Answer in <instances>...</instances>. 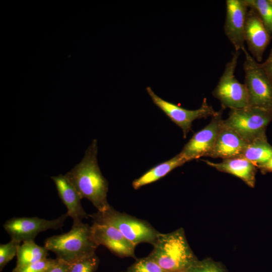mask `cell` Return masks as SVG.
Here are the masks:
<instances>
[{
	"instance_id": "obj_1",
	"label": "cell",
	"mask_w": 272,
	"mask_h": 272,
	"mask_svg": "<svg viewBox=\"0 0 272 272\" xmlns=\"http://www.w3.org/2000/svg\"><path fill=\"white\" fill-rule=\"evenodd\" d=\"M97 152V142L94 139L81 162L64 175L82 199H88L98 211L104 212L111 207L107 199L108 183L98 166Z\"/></svg>"
},
{
	"instance_id": "obj_2",
	"label": "cell",
	"mask_w": 272,
	"mask_h": 272,
	"mask_svg": "<svg viewBox=\"0 0 272 272\" xmlns=\"http://www.w3.org/2000/svg\"><path fill=\"white\" fill-rule=\"evenodd\" d=\"M149 256L166 272H185L198 259L190 248L184 230L161 233Z\"/></svg>"
},
{
	"instance_id": "obj_3",
	"label": "cell",
	"mask_w": 272,
	"mask_h": 272,
	"mask_svg": "<svg viewBox=\"0 0 272 272\" xmlns=\"http://www.w3.org/2000/svg\"><path fill=\"white\" fill-rule=\"evenodd\" d=\"M44 246L56 258L71 263L95 253L99 246L92 236L91 226L81 223L72 226L70 231L47 238Z\"/></svg>"
},
{
	"instance_id": "obj_4",
	"label": "cell",
	"mask_w": 272,
	"mask_h": 272,
	"mask_svg": "<svg viewBox=\"0 0 272 272\" xmlns=\"http://www.w3.org/2000/svg\"><path fill=\"white\" fill-rule=\"evenodd\" d=\"M93 223L107 224L117 228L134 246L141 243L152 245L159 232L148 222L116 211L112 207L104 212L89 215Z\"/></svg>"
},
{
	"instance_id": "obj_5",
	"label": "cell",
	"mask_w": 272,
	"mask_h": 272,
	"mask_svg": "<svg viewBox=\"0 0 272 272\" xmlns=\"http://www.w3.org/2000/svg\"><path fill=\"white\" fill-rule=\"evenodd\" d=\"M272 121V111L246 107L231 109L224 124L237 133L247 144L266 138V129Z\"/></svg>"
},
{
	"instance_id": "obj_6",
	"label": "cell",
	"mask_w": 272,
	"mask_h": 272,
	"mask_svg": "<svg viewBox=\"0 0 272 272\" xmlns=\"http://www.w3.org/2000/svg\"><path fill=\"white\" fill-rule=\"evenodd\" d=\"M243 64L245 80L248 99V106L272 111V82L260 63L257 62L244 48Z\"/></svg>"
},
{
	"instance_id": "obj_7",
	"label": "cell",
	"mask_w": 272,
	"mask_h": 272,
	"mask_svg": "<svg viewBox=\"0 0 272 272\" xmlns=\"http://www.w3.org/2000/svg\"><path fill=\"white\" fill-rule=\"evenodd\" d=\"M239 54V51H236L233 53L212 93L213 96L220 101L224 110L241 109L248 106L246 86L239 82L235 76Z\"/></svg>"
},
{
	"instance_id": "obj_8",
	"label": "cell",
	"mask_w": 272,
	"mask_h": 272,
	"mask_svg": "<svg viewBox=\"0 0 272 272\" xmlns=\"http://www.w3.org/2000/svg\"><path fill=\"white\" fill-rule=\"evenodd\" d=\"M146 90L151 97L153 103L159 108L170 119L180 127L186 138L187 133L191 129L192 122L201 118H206L215 115L217 111L210 105L204 98L201 106L195 110H189L179 106L173 103L166 101L147 87Z\"/></svg>"
},
{
	"instance_id": "obj_9",
	"label": "cell",
	"mask_w": 272,
	"mask_h": 272,
	"mask_svg": "<svg viewBox=\"0 0 272 272\" xmlns=\"http://www.w3.org/2000/svg\"><path fill=\"white\" fill-rule=\"evenodd\" d=\"M68 217L66 213L51 220L37 217L13 218L7 220L3 227L12 239L23 242L34 240L41 232L61 229Z\"/></svg>"
},
{
	"instance_id": "obj_10",
	"label": "cell",
	"mask_w": 272,
	"mask_h": 272,
	"mask_svg": "<svg viewBox=\"0 0 272 272\" xmlns=\"http://www.w3.org/2000/svg\"><path fill=\"white\" fill-rule=\"evenodd\" d=\"M223 110L221 108L218 111L216 114L212 117L210 123L195 133L184 145L179 153L188 162L201 157L208 156L214 147L223 124Z\"/></svg>"
},
{
	"instance_id": "obj_11",
	"label": "cell",
	"mask_w": 272,
	"mask_h": 272,
	"mask_svg": "<svg viewBox=\"0 0 272 272\" xmlns=\"http://www.w3.org/2000/svg\"><path fill=\"white\" fill-rule=\"evenodd\" d=\"M225 34L236 51L245 47L244 28L248 7L245 0H227Z\"/></svg>"
},
{
	"instance_id": "obj_12",
	"label": "cell",
	"mask_w": 272,
	"mask_h": 272,
	"mask_svg": "<svg viewBox=\"0 0 272 272\" xmlns=\"http://www.w3.org/2000/svg\"><path fill=\"white\" fill-rule=\"evenodd\" d=\"M93 238L98 246L103 245L120 257L135 258L134 246L115 227L93 223L91 225Z\"/></svg>"
},
{
	"instance_id": "obj_13",
	"label": "cell",
	"mask_w": 272,
	"mask_h": 272,
	"mask_svg": "<svg viewBox=\"0 0 272 272\" xmlns=\"http://www.w3.org/2000/svg\"><path fill=\"white\" fill-rule=\"evenodd\" d=\"M270 39V33L262 19L253 9L249 8L246 14L244 40L252 57L261 61L263 53Z\"/></svg>"
},
{
	"instance_id": "obj_14",
	"label": "cell",
	"mask_w": 272,
	"mask_h": 272,
	"mask_svg": "<svg viewBox=\"0 0 272 272\" xmlns=\"http://www.w3.org/2000/svg\"><path fill=\"white\" fill-rule=\"evenodd\" d=\"M57 191L58 195L67 209L68 216L73 220L74 226L82 223L84 219H88L81 202V197L65 175L59 174L51 176Z\"/></svg>"
},
{
	"instance_id": "obj_15",
	"label": "cell",
	"mask_w": 272,
	"mask_h": 272,
	"mask_svg": "<svg viewBox=\"0 0 272 272\" xmlns=\"http://www.w3.org/2000/svg\"><path fill=\"white\" fill-rule=\"evenodd\" d=\"M247 143L235 131L223 124L208 157L223 159L242 156Z\"/></svg>"
},
{
	"instance_id": "obj_16",
	"label": "cell",
	"mask_w": 272,
	"mask_h": 272,
	"mask_svg": "<svg viewBox=\"0 0 272 272\" xmlns=\"http://www.w3.org/2000/svg\"><path fill=\"white\" fill-rule=\"evenodd\" d=\"M209 166L219 171L232 174L242 180L247 185L254 188L256 181L257 168L242 156L223 159L215 163L203 161Z\"/></svg>"
},
{
	"instance_id": "obj_17",
	"label": "cell",
	"mask_w": 272,
	"mask_h": 272,
	"mask_svg": "<svg viewBox=\"0 0 272 272\" xmlns=\"http://www.w3.org/2000/svg\"><path fill=\"white\" fill-rule=\"evenodd\" d=\"M187 160L180 153L172 158L161 163L152 168L139 178L135 179L132 183L134 189L155 182L165 176L175 168L181 166Z\"/></svg>"
},
{
	"instance_id": "obj_18",
	"label": "cell",
	"mask_w": 272,
	"mask_h": 272,
	"mask_svg": "<svg viewBox=\"0 0 272 272\" xmlns=\"http://www.w3.org/2000/svg\"><path fill=\"white\" fill-rule=\"evenodd\" d=\"M242 156L257 167L272 157V146L267 138L256 140L247 144Z\"/></svg>"
},
{
	"instance_id": "obj_19",
	"label": "cell",
	"mask_w": 272,
	"mask_h": 272,
	"mask_svg": "<svg viewBox=\"0 0 272 272\" xmlns=\"http://www.w3.org/2000/svg\"><path fill=\"white\" fill-rule=\"evenodd\" d=\"M48 250L36 244L34 240L23 242L18 248L16 266L32 263L47 258Z\"/></svg>"
},
{
	"instance_id": "obj_20",
	"label": "cell",
	"mask_w": 272,
	"mask_h": 272,
	"mask_svg": "<svg viewBox=\"0 0 272 272\" xmlns=\"http://www.w3.org/2000/svg\"><path fill=\"white\" fill-rule=\"evenodd\" d=\"M249 8L254 9L263 22L270 33L271 32L272 3L269 0H245Z\"/></svg>"
},
{
	"instance_id": "obj_21",
	"label": "cell",
	"mask_w": 272,
	"mask_h": 272,
	"mask_svg": "<svg viewBox=\"0 0 272 272\" xmlns=\"http://www.w3.org/2000/svg\"><path fill=\"white\" fill-rule=\"evenodd\" d=\"M99 264L96 253L70 263L69 272H95Z\"/></svg>"
},
{
	"instance_id": "obj_22",
	"label": "cell",
	"mask_w": 272,
	"mask_h": 272,
	"mask_svg": "<svg viewBox=\"0 0 272 272\" xmlns=\"http://www.w3.org/2000/svg\"><path fill=\"white\" fill-rule=\"evenodd\" d=\"M128 272H166L160 265L149 255L137 259L130 265Z\"/></svg>"
},
{
	"instance_id": "obj_23",
	"label": "cell",
	"mask_w": 272,
	"mask_h": 272,
	"mask_svg": "<svg viewBox=\"0 0 272 272\" xmlns=\"http://www.w3.org/2000/svg\"><path fill=\"white\" fill-rule=\"evenodd\" d=\"M185 272H227V271L221 263L207 258L201 260H197Z\"/></svg>"
},
{
	"instance_id": "obj_24",
	"label": "cell",
	"mask_w": 272,
	"mask_h": 272,
	"mask_svg": "<svg viewBox=\"0 0 272 272\" xmlns=\"http://www.w3.org/2000/svg\"><path fill=\"white\" fill-rule=\"evenodd\" d=\"M57 260V258H46L23 266H16L12 272H46L56 263Z\"/></svg>"
},
{
	"instance_id": "obj_25",
	"label": "cell",
	"mask_w": 272,
	"mask_h": 272,
	"mask_svg": "<svg viewBox=\"0 0 272 272\" xmlns=\"http://www.w3.org/2000/svg\"><path fill=\"white\" fill-rule=\"evenodd\" d=\"M21 242L14 239L8 243L0 245V270L2 271L5 265L15 256H17Z\"/></svg>"
},
{
	"instance_id": "obj_26",
	"label": "cell",
	"mask_w": 272,
	"mask_h": 272,
	"mask_svg": "<svg viewBox=\"0 0 272 272\" xmlns=\"http://www.w3.org/2000/svg\"><path fill=\"white\" fill-rule=\"evenodd\" d=\"M58 259L56 263L46 272H69L70 263Z\"/></svg>"
},
{
	"instance_id": "obj_27",
	"label": "cell",
	"mask_w": 272,
	"mask_h": 272,
	"mask_svg": "<svg viewBox=\"0 0 272 272\" xmlns=\"http://www.w3.org/2000/svg\"><path fill=\"white\" fill-rule=\"evenodd\" d=\"M260 64L268 78L272 82V49L266 59Z\"/></svg>"
},
{
	"instance_id": "obj_28",
	"label": "cell",
	"mask_w": 272,
	"mask_h": 272,
	"mask_svg": "<svg viewBox=\"0 0 272 272\" xmlns=\"http://www.w3.org/2000/svg\"><path fill=\"white\" fill-rule=\"evenodd\" d=\"M257 168L263 174L272 172V157L265 163L258 166Z\"/></svg>"
},
{
	"instance_id": "obj_29",
	"label": "cell",
	"mask_w": 272,
	"mask_h": 272,
	"mask_svg": "<svg viewBox=\"0 0 272 272\" xmlns=\"http://www.w3.org/2000/svg\"><path fill=\"white\" fill-rule=\"evenodd\" d=\"M271 32H272V23H271Z\"/></svg>"
},
{
	"instance_id": "obj_30",
	"label": "cell",
	"mask_w": 272,
	"mask_h": 272,
	"mask_svg": "<svg viewBox=\"0 0 272 272\" xmlns=\"http://www.w3.org/2000/svg\"><path fill=\"white\" fill-rule=\"evenodd\" d=\"M269 1L272 3V0H269Z\"/></svg>"
},
{
	"instance_id": "obj_31",
	"label": "cell",
	"mask_w": 272,
	"mask_h": 272,
	"mask_svg": "<svg viewBox=\"0 0 272 272\" xmlns=\"http://www.w3.org/2000/svg\"><path fill=\"white\" fill-rule=\"evenodd\" d=\"M122 272H128L127 270L126 271H122Z\"/></svg>"
}]
</instances>
